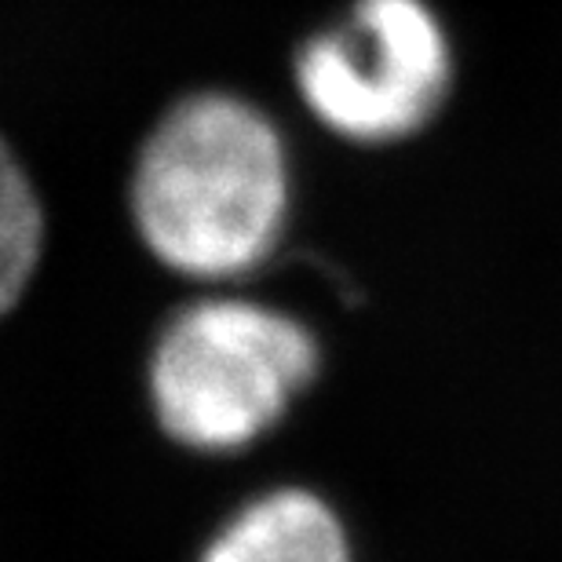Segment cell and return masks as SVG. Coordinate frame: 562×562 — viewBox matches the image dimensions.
Returning a JSON list of instances; mask_svg holds the SVG:
<instances>
[{
	"label": "cell",
	"mask_w": 562,
	"mask_h": 562,
	"mask_svg": "<svg viewBox=\"0 0 562 562\" xmlns=\"http://www.w3.org/2000/svg\"><path fill=\"white\" fill-rule=\"evenodd\" d=\"M318 340L260 300L209 296L172 314L150 355L161 431L194 453H238L274 431L318 376Z\"/></svg>",
	"instance_id": "2"
},
{
	"label": "cell",
	"mask_w": 562,
	"mask_h": 562,
	"mask_svg": "<svg viewBox=\"0 0 562 562\" xmlns=\"http://www.w3.org/2000/svg\"><path fill=\"white\" fill-rule=\"evenodd\" d=\"M300 99L351 143H395L442 110L453 48L427 0H355L347 22L300 44Z\"/></svg>",
	"instance_id": "3"
},
{
	"label": "cell",
	"mask_w": 562,
	"mask_h": 562,
	"mask_svg": "<svg viewBox=\"0 0 562 562\" xmlns=\"http://www.w3.org/2000/svg\"><path fill=\"white\" fill-rule=\"evenodd\" d=\"M44 249V212L19 157L0 139V318L26 292Z\"/></svg>",
	"instance_id": "5"
},
{
	"label": "cell",
	"mask_w": 562,
	"mask_h": 562,
	"mask_svg": "<svg viewBox=\"0 0 562 562\" xmlns=\"http://www.w3.org/2000/svg\"><path fill=\"white\" fill-rule=\"evenodd\" d=\"M198 562H355L351 533L322 493L278 486L245 501Z\"/></svg>",
	"instance_id": "4"
},
{
	"label": "cell",
	"mask_w": 562,
	"mask_h": 562,
	"mask_svg": "<svg viewBox=\"0 0 562 562\" xmlns=\"http://www.w3.org/2000/svg\"><path fill=\"white\" fill-rule=\"evenodd\" d=\"M289 216V157L274 121L231 92L187 95L157 121L132 172V220L168 271L249 274Z\"/></svg>",
	"instance_id": "1"
}]
</instances>
